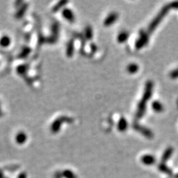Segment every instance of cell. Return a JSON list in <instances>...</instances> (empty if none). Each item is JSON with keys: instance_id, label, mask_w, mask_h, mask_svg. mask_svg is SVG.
I'll return each mask as SVG.
<instances>
[{"instance_id": "1", "label": "cell", "mask_w": 178, "mask_h": 178, "mask_svg": "<svg viewBox=\"0 0 178 178\" xmlns=\"http://www.w3.org/2000/svg\"><path fill=\"white\" fill-rule=\"evenodd\" d=\"M153 86V84L151 81H149L146 83L145 94H144L141 101L139 102V104L138 105L137 116L139 118H141V117H142V116L144 114V113H145V110L146 109V102L148 100H149V98L151 97V95H152Z\"/></svg>"}, {"instance_id": "2", "label": "cell", "mask_w": 178, "mask_h": 178, "mask_svg": "<svg viewBox=\"0 0 178 178\" xmlns=\"http://www.w3.org/2000/svg\"><path fill=\"white\" fill-rule=\"evenodd\" d=\"M168 10H169V7L168 6L167 7L166 6L162 9L161 12L158 15V16L155 18V19L152 22V23L150 25V26L149 28V32H152L154 31V29L156 27V26L159 24L160 21L163 18H164L165 15L168 12Z\"/></svg>"}, {"instance_id": "3", "label": "cell", "mask_w": 178, "mask_h": 178, "mask_svg": "<svg viewBox=\"0 0 178 178\" xmlns=\"http://www.w3.org/2000/svg\"><path fill=\"white\" fill-rule=\"evenodd\" d=\"M141 162L144 165L152 166L156 162V159L153 155L146 154L141 157Z\"/></svg>"}, {"instance_id": "4", "label": "cell", "mask_w": 178, "mask_h": 178, "mask_svg": "<svg viewBox=\"0 0 178 178\" xmlns=\"http://www.w3.org/2000/svg\"><path fill=\"white\" fill-rule=\"evenodd\" d=\"M148 42V36L145 33H142L141 35V36L139 37V39L137 41L136 43V47L137 49L142 48Z\"/></svg>"}, {"instance_id": "5", "label": "cell", "mask_w": 178, "mask_h": 178, "mask_svg": "<svg viewBox=\"0 0 178 178\" xmlns=\"http://www.w3.org/2000/svg\"><path fill=\"white\" fill-rule=\"evenodd\" d=\"M62 15L63 17L66 18L67 20L69 21L70 22H73L75 21V17L73 11L70 10L69 9H63Z\"/></svg>"}, {"instance_id": "6", "label": "cell", "mask_w": 178, "mask_h": 178, "mask_svg": "<svg viewBox=\"0 0 178 178\" xmlns=\"http://www.w3.org/2000/svg\"><path fill=\"white\" fill-rule=\"evenodd\" d=\"M117 15L116 13H112L109 14L104 21V25L105 26H109L112 25L113 22L117 20Z\"/></svg>"}, {"instance_id": "7", "label": "cell", "mask_w": 178, "mask_h": 178, "mask_svg": "<svg viewBox=\"0 0 178 178\" xmlns=\"http://www.w3.org/2000/svg\"><path fill=\"white\" fill-rule=\"evenodd\" d=\"M26 139H27V136H26L25 133L22 132L18 133L15 138L16 142L18 145H22V144H24L26 142Z\"/></svg>"}, {"instance_id": "8", "label": "cell", "mask_w": 178, "mask_h": 178, "mask_svg": "<svg viewBox=\"0 0 178 178\" xmlns=\"http://www.w3.org/2000/svg\"><path fill=\"white\" fill-rule=\"evenodd\" d=\"M128 126V124L127 122V120L122 117V118H121L119 122L118 123V125H117V128H118V129L120 131H125L127 128Z\"/></svg>"}, {"instance_id": "9", "label": "cell", "mask_w": 178, "mask_h": 178, "mask_svg": "<svg viewBox=\"0 0 178 178\" xmlns=\"http://www.w3.org/2000/svg\"><path fill=\"white\" fill-rule=\"evenodd\" d=\"M152 107L153 109L156 112H162L164 110V106L162 104L161 102L159 101H154L153 102L152 104Z\"/></svg>"}, {"instance_id": "10", "label": "cell", "mask_w": 178, "mask_h": 178, "mask_svg": "<svg viewBox=\"0 0 178 178\" xmlns=\"http://www.w3.org/2000/svg\"><path fill=\"white\" fill-rule=\"evenodd\" d=\"M173 153V149L172 147H169L165 150V152L163 154L162 156V162L164 163L167 161L168 159L172 156Z\"/></svg>"}, {"instance_id": "11", "label": "cell", "mask_w": 178, "mask_h": 178, "mask_svg": "<svg viewBox=\"0 0 178 178\" xmlns=\"http://www.w3.org/2000/svg\"><path fill=\"white\" fill-rule=\"evenodd\" d=\"M129 34L127 32H122L117 36V41L120 43H123L124 42H126L128 39Z\"/></svg>"}, {"instance_id": "12", "label": "cell", "mask_w": 178, "mask_h": 178, "mask_svg": "<svg viewBox=\"0 0 178 178\" xmlns=\"http://www.w3.org/2000/svg\"><path fill=\"white\" fill-rule=\"evenodd\" d=\"M138 69H139V67L137 64L135 63L129 64V65L127 67V71L130 73H135L138 71Z\"/></svg>"}, {"instance_id": "13", "label": "cell", "mask_w": 178, "mask_h": 178, "mask_svg": "<svg viewBox=\"0 0 178 178\" xmlns=\"http://www.w3.org/2000/svg\"><path fill=\"white\" fill-rule=\"evenodd\" d=\"M62 175L63 177L65 178H77V176L75 175V173L69 170H64L62 172Z\"/></svg>"}, {"instance_id": "14", "label": "cell", "mask_w": 178, "mask_h": 178, "mask_svg": "<svg viewBox=\"0 0 178 178\" xmlns=\"http://www.w3.org/2000/svg\"><path fill=\"white\" fill-rule=\"evenodd\" d=\"M0 44L2 46H7L10 44V39L9 37L3 36L1 40H0Z\"/></svg>"}, {"instance_id": "15", "label": "cell", "mask_w": 178, "mask_h": 178, "mask_svg": "<svg viewBox=\"0 0 178 178\" xmlns=\"http://www.w3.org/2000/svg\"><path fill=\"white\" fill-rule=\"evenodd\" d=\"M73 43L70 42L67 45V55L68 56H71L73 54Z\"/></svg>"}, {"instance_id": "16", "label": "cell", "mask_w": 178, "mask_h": 178, "mask_svg": "<svg viewBox=\"0 0 178 178\" xmlns=\"http://www.w3.org/2000/svg\"><path fill=\"white\" fill-rule=\"evenodd\" d=\"M85 33H86V37L87 39L90 40V39H91L92 36V29L90 28V26H88V27L86 28Z\"/></svg>"}, {"instance_id": "17", "label": "cell", "mask_w": 178, "mask_h": 178, "mask_svg": "<svg viewBox=\"0 0 178 178\" xmlns=\"http://www.w3.org/2000/svg\"><path fill=\"white\" fill-rule=\"evenodd\" d=\"M170 76L172 79H176L178 78V69H176L172 71L171 73H170Z\"/></svg>"}, {"instance_id": "18", "label": "cell", "mask_w": 178, "mask_h": 178, "mask_svg": "<svg viewBox=\"0 0 178 178\" xmlns=\"http://www.w3.org/2000/svg\"><path fill=\"white\" fill-rule=\"evenodd\" d=\"M159 169H160L161 171L166 172V173H170V172H171L170 171V170L164 164H160V166H159Z\"/></svg>"}, {"instance_id": "19", "label": "cell", "mask_w": 178, "mask_h": 178, "mask_svg": "<svg viewBox=\"0 0 178 178\" xmlns=\"http://www.w3.org/2000/svg\"><path fill=\"white\" fill-rule=\"evenodd\" d=\"M62 177H63L62 173L59 172H56L54 175V178H62Z\"/></svg>"}, {"instance_id": "20", "label": "cell", "mask_w": 178, "mask_h": 178, "mask_svg": "<svg viewBox=\"0 0 178 178\" xmlns=\"http://www.w3.org/2000/svg\"><path fill=\"white\" fill-rule=\"evenodd\" d=\"M172 8H177L178 9V2H173L172 3H171V6H170Z\"/></svg>"}, {"instance_id": "21", "label": "cell", "mask_w": 178, "mask_h": 178, "mask_svg": "<svg viewBox=\"0 0 178 178\" xmlns=\"http://www.w3.org/2000/svg\"><path fill=\"white\" fill-rule=\"evenodd\" d=\"M26 175L25 173H21L19 176H18V178H26Z\"/></svg>"}]
</instances>
